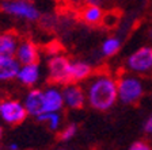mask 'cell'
<instances>
[{"label": "cell", "mask_w": 152, "mask_h": 150, "mask_svg": "<svg viewBox=\"0 0 152 150\" xmlns=\"http://www.w3.org/2000/svg\"><path fill=\"white\" fill-rule=\"evenodd\" d=\"M20 64L15 57H1L0 58V83H10L16 80Z\"/></svg>", "instance_id": "cell-13"}, {"label": "cell", "mask_w": 152, "mask_h": 150, "mask_svg": "<svg viewBox=\"0 0 152 150\" xmlns=\"http://www.w3.org/2000/svg\"><path fill=\"white\" fill-rule=\"evenodd\" d=\"M3 135H4V130H3V127L0 126V142H1V139H3Z\"/></svg>", "instance_id": "cell-23"}, {"label": "cell", "mask_w": 152, "mask_h": 150, "mask_svg": "<svg viewBox=\"0 0 152 150\" xmlns=\"http://www.w3.org/2000/svg\"><path fill=\"white\" fill-rule=\"evenodd\" d=\"M0 101H1V100H0Z\"/></svg>", "instance_id": "cell-26"}, {"label": "cell", "mask_w": 152, "mask_h": 150, "mask_svg": "<svg viewBox=\"0 0 152 150\" xmlns=\"http://www.w3.org/2000/svg\"><path fill=\"white\" fill-rule=\"evenodd\" d=\"M42 76H44V72L39 62L26 64V65H20L16 80L20 85L31 89V88H37V85L42 80Z\"/></svg>", "instance_id": "cell-9"}, {"label": "cell", "mask_w": 152, "mask_h": 150, "mask_svg": "<svg viewBox=\"0 0 152 150\" xmlns=\"http://www.w3.org/2000/svg\"><path fill=\"white\" fill-rule=\"evenodd\" d=\"M19 37L12 31L0 33V58L1 57H15L19 45Z\"/></svg>", "instance_id": "cell-14"}, {"label": "cell", "mask_w": 152, "mask_h": 150, "mask_svg": "<svg viewBox=\"0 0 152 150\" xmlns=\"http://www.w3.org/2000/svg\"><path fill=\"white\" fill-rule=\"evenodd\" d=\"M15 58L20 65L37 64L41 58V50L30 39H20L15 53Z\"/></svg>", "instance_id": "cell-10"}, {"label": "cell", "mask_w": 152, "mask_h": 150, "mask_svg": "<svg viewBox=\"0 0 152 150\" xmlns=\"http://www.w3.org/2000/svg\"><path fill=\"white\" fill-rule=\"evenodd\" d=\"M63 99L65 108L69 109H82L87 103L84 88H82L76 83H68L63 85Z\"/></svg>", "instance_id": "cell-7"}, {"label": "cell", "mask_w": 152, "mask_h": 150, "mask_svg": "<svg viewBox=\"0 0 152 150\" xmlns=\"http://www.w3.org/2000/svg\"><path fill=\"white\" fill-rule=\"evenodd\" d=\"M0 9L6 15L25 22H37L41 18L39 8L31 0H3Z\"/></svg>", "instance_id": "cell-2"}, {"label": "cell", "mask_w": 152, "mask_h": 150, "mask_svg": "<svg viewBox=\"0 0 152 150\" xmlns=\"http://www.w3.org/2000/svg\"><path fill=\"white\" fill-rule=\"evenodd\" d=\"M86 6H102L103 0H83Z\"/></svg>", "instance_id": "cell-22"}, {"label": "cell", "mask_w": 152, "mask_h": 150, "mask_svg": "<svg viewBox=\"0 0 152 150\" xmlns=\"http://www.w3.org/2000/svg\"><path fill=\"white\" fill-rule=\"evenodd\" d=\"M87 103L96 111H109L118 101L117 78L109 72H98L87 80Z\"/></svg>", "instance_id": "cell-1"}, {"label": "cell", "mask_w": 152, "mask_h": 150, "mask_svg": "<svg viewBox=\"0 0 152 150\" xmlns=\"http://www.w3.org/2000/svg\"><path fill=\"white\" fill-rule=\"evenodd\" d=\"M104 12L101 6H86L80 12V18L86 25L96 26L103 22Z\"/></svg>", "instance_id": "cell-15"}, {"label": "cell", "mask_w": 152, "mask_h": 150, "mask_svg": "<svg viewBox=\"0 0 152 150\" xmlns=\"http://www.w3.org/2000/svg\"><path fill=\"white\" fill-rule=\"evenodd\" d=\"M77 133V125L76 123H69V125L64 126L60 131V141L68 142L71 141Z\"/></svg>", "instance_id": "cell-18"}, {"label": "cell", "mask_w": 152, "mask_h": 150, "mask_svg": "<svg viewBox=\"0 0 152 150\" xmlns=\"http://www.w3.org/2000/svg\"><path fill=\"white\" fill-rule=\"evenodd\" d=\"M23 106L27 111L28 116L38 118L44 114V104H42V89L41 88H31L26 92L22 100Z\"/></svg>", "instance_id": "cell-11"}, {"label": "cell", "mask_w": 152, "mask_h": 150, "mask_svg": "<svg viewBox=\"0 0 152 150\" xmlns=\"http://www.w3.org/2000/svg\"><path fill=\"white\" fill-rule=\"evenodd\" d=\"M129 150H152V147L145 141H136L130 145Z\"/></svg>", "instance_id": "cell-19"}, {"label": "cell", "mask_w": 152, "mask_h": 150, "mask_svg": "<svg viewBox=\"0 0 152 150\" xmlns=\"http://www.w3.org/2000/svg\"><path fill=\"white\" fill-rule=\"evenodd\" d=\"M92 73V66L87 61L83 59H71L69 64V83L79 84L82 81L88 80Z\"/></svg>", "instance_id": "cell-12"}, {"label": "cell", "mask_w": 152, "mask_h": 150, "mask_svg": "<svg viewBox=\"0 0 152 150\" xmlns=\"http://www.w3.org/2000/svg\"><path fill=\"white\" fill-rule=\"evenodd\" d=\"M121 49V39L118 37L106 38L101 45V54L103 57H113Z\"/></svg>", "instance_id": "cell-17"}, {"label": "cell", "mask_w": 152, "mask_h": 150, "mask_svg": "<svg viewBox=\"0 0 152 150\" xmlns=\"http://www.w3.org/2000/svg\"><path fill=\"white\" fill-rule=\"evenodd\" d=\"M28 114L18 99H3L0 101V120L7 126H19L27 119Z\"/></svg>", "instance_id": "cell-5"}, {"label": "cell", "mask_w": 152, "mask_h": 150, "mask_svg": "<svg viewBox=\"0 0 152 150\" xmlns=\"http://www.w3.org/2000/svg\"><path fill=\"white\" fill-rule=\"evenodd\" d=\"M149 38H152V30H149Z\"/></svg>", "instance_id": "cell-24"}, {"label": "cell", "mask_w": 152, "mask_h": 150, "mask_svg": "<svg viewBox=\"0 0 152 150\" xmlns=\"http://www.w3.org/2000/svg\"><path fill=\"white\" fill-rule=\"evenodd\" d=\"M57 150H68V149H64V147H61V149H57Z\"/></svg>", "instance_id": "cell-25"}, {"label": "cell", "mask_w": 152, "mask_h": 150, "mask_svg": "<svg viewBox=\"0 0 152 150\" xmlns=\"http://www.w3.org/2000/svg\"><path fill=\"white\" fill-rule=\"evenodd\" d=\"M35 119L38 122L45 123L52 133L61 131V128H63V115H61V112H45Z\"/></svg>", "instance_id": "cell-16"}, {"label": "cell", "mask_w": 152, "mask_h": 150, "mask_svg": "<svg viewBox=\"0 0 152 150\" xmlns=\"http://www.w3.org/2000/svg\"><path fill=\"white\" fill-rule=\"evenodd\" d=\"M6 150H20V145L18 142H10V143H7Z\"/></svg>", "instance_id": "cell-21"}, {"label": "cell", "mask_w": 152, "mask_h": 150, "mask_svg": "<svg viewBox=\"0 0 152 150\" xmlns=\"http://www.w3.org/2000/svg\"><path fill=\"white\" fill-rule=\"evenodd\" d=\"M71 59L63 53L49 56L46 61V76L54 85H65L69 83Z\"/></svg>", "instance_id": "cell-4"}, {"label": "cell", "mask_w": 152, "mask_h": 150, "mask_svg": "<svg viewBox=\"0 0 152 150\" xmlns=\"http://www.w3.org/2000/svg\"><path fill=\"white\" fill-rule=\"evenodd\" d=\"M42 104L45 112H61L64 106L63 91L58 85L50 84L42 89Z\"/></svg>", "instance_id": "cell-8"}, {"label": "cell", "mask_w": 152, "mask_h": 150, "mask_svg": "<svg viewBox=\"0 0 152 150\" xmlns=\"http://www.w3.org/2000/svg\"><path fill=\"white\" fill-rule=\"evenodd\" d=\"M144 131H145L147 134L152 135V116H149L145 120V123H144Z\"/></svg>", "instance_id": "cell-20"}, {"label": "cell", "mask_w": 152, "mask_h": 150, "mask_svg": "<svg viewBox=\"0 0 152 150\" xmlns=\"http://www.w3.org/2000/svg\"><path fill=\"white\" fill-rule=\"evenodd\" d=\"M118 100L122 104H136L144 95V84L136 75H125L117 78Z\"/></svg>", "instance_id": "cell-3"}, {"label": "cell", "mask_w": 152, "mask_h": 150, "mask_svg": "<svg viewBox=\"0 0 152 150\" xmlns=\"http://www.w3.org/2000/svg\"><path fill=\"white\" fill-rule=\"evenodd\" d=\"M126 69L133 75H149L152 72V46H141L126 58Z\"/></svg>", "instance_id": "cell-6"}]
</instances>
